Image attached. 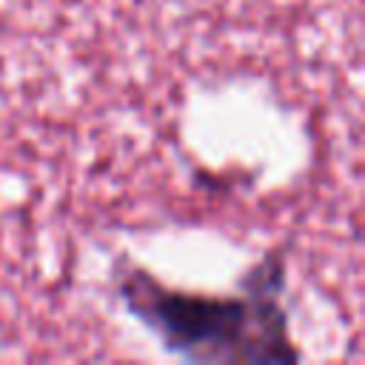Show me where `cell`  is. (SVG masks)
Segmentation results:
<instances>
[{"label": "cell", "instance_id": "cell-1", "mask_svg": "<svg viewBox=\"0 0 365 365\" xmlns=\"http://www.w3.org/2000/svg\"><path fill=\"white\" fill-rule=\"evenodd\" d=\"M285 294V254L271 251L245 271L240 294L171 288L145 268L117 274V297L168 351L194 362H297Z\"/></svg>", "mask_w": 365, "mask_h": 365}]
</instances>
